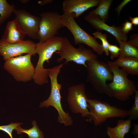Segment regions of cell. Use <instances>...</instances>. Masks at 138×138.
<instances>
[{"instance_id": "17", "label": "cell", "mask_w": 138, "mask_h": 138, "mask_svg": "<svg viewBox=\"0 0 138 138\" xmlns=\"http://www.w3.org/2000/svg\"><path fill=\"white\" fill-rule=\"evenodd\" d=\"M112 63L122 69L128 74L138 75V58L132 57H119Z\"/></svg>"}, {"instance_id": "8", "label": "cell", "mask_w": 138, "mask_h": 138, "mask_svg": "<svg viewBox=\"0 0 138 138\" xmlns=\"http://www.w3.org/2000/svg\"><path fill=\"white\" fill-rule=\"evenodd\" d=\"M63 42L61 48L58 52L59 57L57 59L59 63L65 60V63L70 62L84 66L86 68V62L97 58V56L93 51L86 49L82 44H79L78 48L73 46L67 38H63Z\"/></svg>"}, {"instance_id": "31", "label": "cell", "mask_w": 138, "mask_h": 138, "mask_svg": "<svg viewBox=\"0 0 138 138\" xmlns=\"http://www.w3.org/2000/svg\"><path fill=\"white\" fill-rule=\"evenodd\" d=\"M53 0H43L38 2V3L41 6H42L46 4L51 3Z\"/></svg>"}, {"instance_id": "1", "label": "cell", "mask_w": 138, "mask_h": 138, "mask_svg": "<svg viewBox=\"0 0 138 138\" xmlns=\"http://www.w3.org/2000/svg\"><path fill=\"white\" fill-rule=\"evenodd\" d=\"M63 40L62 37L55 36L44 42L36 43V52L38 55L39 58L33 78L36 84L43 85L48 83L49 68H45L44 64L45 62L49 63L53 54L59 51Z\"/></svg>"}, {"instance_id": "16", "label": "cell", "mask_w": 138, "mask_h": 138, "mask_svg": "<svg viewBox=\"0 0 138 138\" xmlns=\"http://www.w3.org/2000/svg\"><path fill=\"white\" fill-rule=\"evenodd\" d=\"M131 121L129 119H120L118 121L114 127L108 126L107 133L109 138H124L125 135L130 131L131 128Z\"/></svg>"}, {"instance_id": "12", "label": "cell", "mask_w": 138, "mask_h": 138, "mask_svg": "<svg viewBox=\"0 0 138 138\" xmlns=\"http://www.w3.org/2000/svg\"><path fill=\"white\" fill-rule=\"evenodd\" d=\"M16 20L21 30L30 37L38 39L40 17L32 15L23 9H15Z\"/></svg>"}, {"instance_id": "5", "label": "cell", "mask_w": 138, "mask_h": 138, "mask_svg": "<svg viewBox=\"0 0 138 138\" xmlns=\"http://www.w3.org/2000/svg\"><path fill=\"white\" fill-rule=\"evenodd\" d=\"M87 102L91 118L96 126L101 125L109 118L128 116V110L111 105L106 102L87 98Z\"/></svg>"}, {"instance_id": "33", "label": "cell", "mask_w": 138, "mask_h": 138, "mask_svg": "<svg viewBox=\"0 0 138 138\" xmlns=\"http://www.w3.org/2000/svg\"><path fill=\"white\" fill-rule=\"evenodd\" d=\"M134 138H138V136H135Z\"/></svg>"}, {"instance_id": "32", "label": "cell", "mask_w": 138, "mask_h": 138, "mask_svg": "<svg viewBox=\"0 0 138 138\" xmlns=\"http://www.w3.org/2000/svg\"><path fill=\"white\" fill-rule=\"evenodd\" d=\"M20 1L21 3H26L27 2H28V1H29V0H20Z\"/></svg>"}, {"instance_id": "11", "label": "cell", "mask_w": 138, "mask_h": 138, "mask_svg": "<svg viewBox=\"0 0 138 138\" xmlns=\"http://www.w3.org/2000/svg\"><path fill=\"white\" fill-rule=\"evenodd\" d=\"M36 43L30 40L11 43L1 39L0 40V55L5 61L24 53L35 55L36 54Z\"/></svg>"}, {"instance_id": "14", "label": "cell", "mask_w": 138, "mask_h": 138, "mask_svg": "<svg viewBox=\"0 0 138 138\" xmlns=\"http://www.w3.org/2000/svg\"><path fill=\"white\" fill-rule=\"evenodd\" d=\"M99 0H64L62 3L63 13H73L78 18L89 8L98 5Z\"/></svg>"}, {"instance_id": "25", "label": "cell", "mask_w": 138, "mask_h": 138, "mask_svg": "<svg viewBox=\"0 0 138 138\" xmlns=\"http://www.w3.org/2000/svg\"><path fill=\"white\" fill-rule=\"evenodd\" d=\"M109 51L111 59L119 57L120 49L117 45L110 44L109 47Z\"/></svg>"}, {"instance_id": "22", "label": "cell", "mask_w": 138, "mask_h": 138, "mask_svg": "<svg viewBox=\"0 0 138 138\" xmlns=\"http://www.w3.org/2000/svg\"><path fill=\"white\" fill-rule=\"evenodd\" d=\"M134 101L133 105L128 111V119L131 121L137 120L138 118V91L135 93Z\"/></svg>"}, {"instance_id": "2", "label": "cell", "mask_w": 138, "mask_h": 138, "mask_svg": "<svg viewBox=\"0 0 138 138\" xmlns=\"http://www.w3.org/2000/svg\"><path fill=\"white\" fill-rule=\"evenodd\" d=\"M64 63H62L49 68L48 76L51 84L50 95L47 99L41 102L39 107L47 108L51 106L54 107L58 112V122L66 126L72 125L73 121L69 113L66 112L62 107L60 93L62 85L59 83L57 80L58 76Z\"/></svg>"}, {"instance_id": "29", "label": "cell", "mask_w": 138, "mask_h": 138, "mask_svg": "<svg viewBox=\"0 0 138 138\" xmlns=\"http://www.w3.org/2000/svg\"><path fill=\"white\" fill-rule=\"evenodd\" d=\"M130 19L131 20L133 25L136 26L138 25V17L137 16L134 17H129Z\"/></svg>"}, {"instance_id": "26", "label": "cell", "mask_w": 138, "mask_h": 138, "mask_svg": "<svg viewBox=\"0 0 138 138\" xmlns=\"http://www.w3.org/2000/svg\"><path fill=\"white\" fill-rule=\"evenodd\" d=\"M121 28L122 32L124 34L127 35V33L133 29V25L131 22L126 20L122 24Z\"/></svg>"}, {"instance_id": "18", "label": "cell", "mask_w": 138, "mask_h": 138, "mask_svg": "<svg viewBox=\"0 0 138 138\" xmlns=\"http://www.w3.org/2000/svg\"><path fill=\"white\" fill-rule=\"evenodd\" d=\"M120 54L119 57H132L138 58V46L130 41H119Z\"/></svg>"}, {"instance_id": "20", "label": "cell", "mask_w": 138, "mask_h": 138, "mask_svg": "<svg viewBox=\"0 0 138 138\" xmlns=\"http://www.w3.org/2000/svg\"><path fill=\"white\" fill-rule=\"evenodd\" d=\"M32 125V127L28 129H23L19 125L15 129V130L18 135L21 134L22 133L27 134L29 138H44V134L37 126L35 120L33 121Z\"/></svg>"}, {"instance_id": "10", "label": "cell", "mask_w": 138, "mask_h": 138, "mask_svg": "<svg viewBox=\"0 0 138 138\" xmlns=\"http://www.w3.org/2000/svg\"><path fill=\"white\" fill-rule=\"evenodd\" d=\"M87 98L84 83L74 85L68 87L67 99L72 112L74 113H80L83 117L91 118L88 108Z\"/></svg>"}, {"instance_id": "30", "label": "cell", "mask_w": 138, "mask_h": 138, "mask_svg": "<svg viewBox=\"0 0 138 138\" xmlns=\"http://www.w3.org/2000/svg\"><path fill=\"white\" fill-rule=\"evenodd\" d=\"M132 133L135 136H138V124H134V129L132 131Z\"/></svg>"}, {"instance_id": "24", "label": "cell", "mask_w": 138, "mask_h": 138, "mask_svg": "<svg viewBox=\"0 0 138 138\" xmlns=\"http://www.w3.org/2000/svg\"><path fill=\"white\" fill-rule=\"evenodd\" d=\"M22 123H11L6 125L0 126V130L3 131L7 133L10 138H13L12 136V132L14 129Z\"/></svg>"}, {"instance_id": "21", "label": "cell", "mask_w": 138, "mask_h": 138, "mask_svg": "<svg viewBox=\"0 0 138 138\" xmlns=\"http://www.w3.org/2000/svg\"><path fill=\"white\" fill-rule=\"evenodd\" d=\"M15 9L13 4H10L6 0H0V26L14 13Z\"/></svg>"}, {"instance_id": "6", "label": "cell", "mask_w": 138, "mask_h": 138, "mask_svg": "<svg viewBox=\"0 0 138 138\" xmlns=\"http://www.w3.org/2000/svg\"><path fill=\"white\" fill-rule=\"evenodd\" d=\"M31 56L27 54L10 58L5 61L4 68L17 81H30L33 79L35 71L31 61Z\"/></svg>"}, {"instance_id": "3", "label": "cell", "mask_w": 138, "mask_h": 138, "mask_svg": "<svg viewBox=\"0 0 138 138\" xmlns=\"http://www.w3.org/2000/svg\"><path fill=\"white\" fill-rule=\"evenodd\" d=\"M86 64V82L90 84L94 89L98 93L112 97L107 82L112 81L113 74L108 63L96 59L87 61Z\"/></svg>"}, {"instance_id": "4", "label": "cell", "mask_w": 138, "mask_h": 138, "mask_svg": "<svg viewBox=\"0 0 138 138\" xmlns=\"http://www.w3.org/2000/svg\"><path fill=\"white\" fill-rule=\"evenodd\" d=\"M107 63L113 74L112 82L107 84L112 97L121 101L127 100L137 90L135 83L128 78V74L122 68L112 62Z\"/></svg>"}, {"instance_id": "13", "label": "cell", "mask_w": 138, "mask_h": 138, "mask_svg": "<svg viewBox=\"0 0 138 138\" xmlns=\"http://www.w3.org/2000/svg\"><path fill=\"white\" fill-rule=\"evenodd\" d=\"M84 19L97 30H104L112 34L117 41H126L128 39L127 35L124 34L122 32L121 27L109 26L102 21L98 16L91 12L85 16Z\"/></svg>"}, {"instance_id": "28", "label": "cell", "mask_w": 138, "mask_h": 138, "mask_svg": "<svg viewBox=\"0 0 138 138\" xmlns=\"http://www.w3.org/2000/svg\"><path fill=\"white\" fill-rule=\"evenodd\" d=\"M130 41L138 46V34H135L131 36Z\"/></svg>"}, {"instance_id": "7", "label": "cell", "mask_w": 138, "mask_h": 138, "mask_svg": "<svg viewBox=\"0 0 138 138\" xmlns=\"http://www.w3.org/2000/svg\"><path fill=\"white\" fill-rule=\"evenodd\" d=\"M73 13H63L61 15V21L73 35L75 44H84L92 48L98 55H102L104 52L101 44L98 43L96 38L83 29L75 19Z\"/></svg>"}, {"instance_id": "15", "label": "cell", "mask_w": 138, "mask_h": 138, "mask_svg": "<svg viewBox=\"0 0 138 138\" xmlns=\"http://www.w3.org/2000/svg\"><path fill=\"white\" fill-rule=\"evenodd\" d=\"M26 35L15 19L7 23L2 39L10 43H16L24 41Z\"/></svg>"}, {"instance_id": "9", "label": "cell", "mask_w": 138, "mask_h": 138, "mask_svg": "<svg viewBox=\"0 0 138 138\" xmlns=\"http://www.w3.org/2000/svg\"><path fill=\"white\" fill-rule=\"evenodd\" d=\"M38 39L44 42L56 36L58 31L64 26L61 21V15L55 12L41 14Z\"/></svg>"}, {"instance_id": "27", "label": "cell", "mask_w": 138, "mask_h": 138, "mask_svg": "<svg viewBox=\"0 0 138 138\" xmlns=\"http://www.w3.org/2000/svg\"><path fill=\"white\" fill-rule=\"evenodd\" d=\"M131 1V0H124L115 9V10L118 13V17H119L120 12L123 7Z\"/></svg>"}, {"instance_id": "19", "label": "cell", "mask_w": 138, "mask_h": 138, "mask_svg": "<svg viewBox=\"0 0 138 138\" xmlns=\"http://www.w3.org/2000/svg\"><path fill=\"white\" fill-rule=\"evenodd\" d=\"M113 1V0H99L97 7L90 12L98 16L105 22L108 18L109 10Z\"/></svg>"}, {"instance_id": "23", "label": "cell", "mask_w": 138, "mask_h": 138, "mask_svg": "<svg viewBox=\"0 0 138 138\" xmlns=\"http://www.w3.org/2000/svg\"><path fill=\"white\" fill-rule=\"evenodd\" d=\"M93 34L96 38H98L101 41L102 43L101 46L103 52L106 55L108 56L109 54V47L110 44L107 40V35L98 31L94 32Z\"/></svg>"}]
</instances>
